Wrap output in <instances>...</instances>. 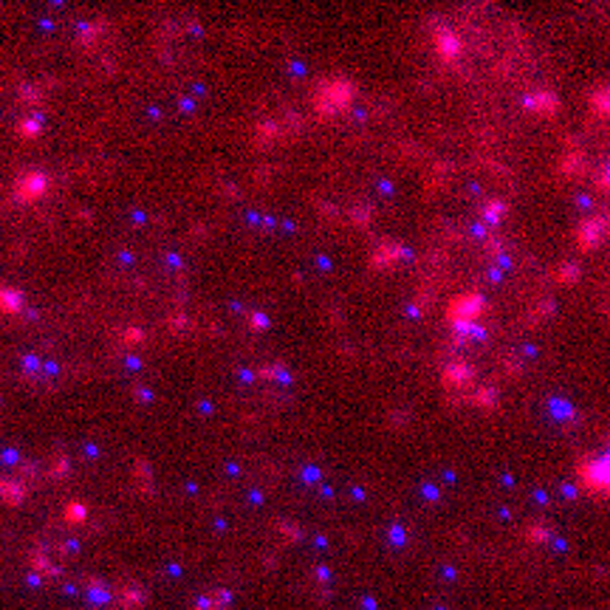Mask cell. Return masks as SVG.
I'll return each mask as SVG.
<instances>
[]
</instances>
